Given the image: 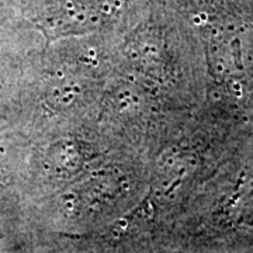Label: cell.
Wrapping results in <instances>:
<instances>
[{
    "instance_id": "obj_1",
    "label": "cell",
    "mask_w": 253,
    "mask_h": 253,
    "mask_svg": "<svg viewBox=\"0 0 253 253\" xmlns=\"http://www.w3.org/2000/svg\"><path fill=\"white\" fill-rule=\"evenodd\" d=\"M103 24L99 13H87L84 10H63L62 13H55L45 17L37 24L46 41L51 42L56 38L72 34H84L91 33Z\"/></svg>"
},
{
    "instance_id": "obj_2",
    "label": "cell",
    "mask_w": 253,
    "mask_h": 253,
    "mask_svg": "<svg viewBox=\"0 0 253 253\" xmlns=\"http://www.w3.org/2000/svg\"><path fill=\"white\" fill-rule=\"evenodd\" d=\"M228 211L232 212L239 222H253V177L236 190L228 203Z\"/></svg>"
}]
</instances>
